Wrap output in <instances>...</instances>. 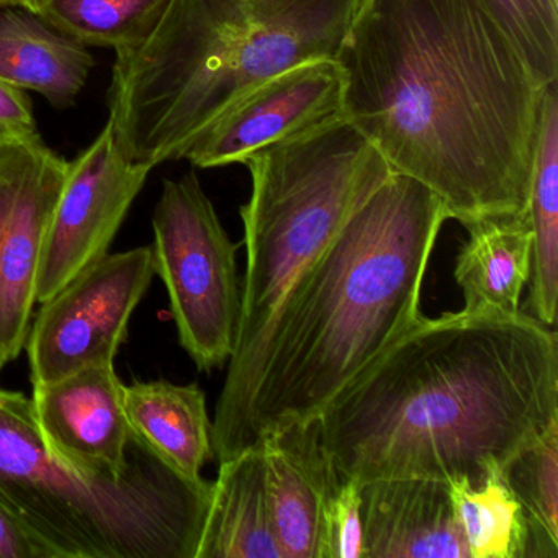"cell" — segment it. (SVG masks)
Instances as JSON below:
<instances>
[{
	"label": "cell",
	"instance_id": "1",
	"mask_svg": "<svg viewBox=\"0 0 558 558\" xmlns=\"http://www.w3.org/2000/svg\"><path fill=\"white\" fill-rule=\"evenodd\" d=\"M336 61L345 117L449 220L527 211L547 86L476 0H359Z\"/></svg>",
	"mask_w": 558,
	"mask_h": 558
},
{
	"label": "cell",
	"instance_id": "2",
	"mask_svg": "<svg viewBox=\"0 0 558 558\" xmlns=\"http://www.w3.org/2000/svg\"><path fill=\"white\" fill-rule=\"evenodd\" d=\"M558 420V339L527 313L421 316L319 413L341 478L473 486Z\"/></svg>",
	"mask_w": 558,
	"mask_h": 558
},
{
	"label": "cell",
	"instance_id": "3",
	"mask_svg": "<svg viewBox=\"0 0 558 558\" xmlns=\"http://www.w3.org/2000/svg\"><path fill=\"white\" fill-rule=\"evenodd\" d=\"M447 220L429 187L393 172L345 221L274 322L241 450L274 424L318 417L423 316L421 290Z\"/></svg>",
	"mask_w": 558,
	"mask_h": 558
},
{
	"label": "cell",
	"instance_id": "4",
	"mask_svg": "<svg viewBox=\"0 0 558 558\" xmlns=\"http://www.w3.org/2000/svg\"><path fill=\"white\" fill-rule=\"evenodd\" d=\"M359 0H168L117 50L109 120L129 161L155 169L270 77L336 60Z\"/></svg>",
	"mask_w": 558,
	"mask_h": 558
},
{
	"label": "cell",
	"instance_id": "5",
	"mask_svg": "<svg viewBox=\"0 0 558 558\" xmlns=\"http://www.w3.org/2000/svg\"><path fill=\"white\" fill-rule=\"evenodd\" d=\"M246 166L253 185L241 207L246 272L240 328L211 420L218 462L241 452L267 341L287 296L395 172L348 117L263 149Z\"/></svg>",
	"mask_w": 558,
	"mask_h": 558
},
{
	"label": "cell",
	"instance_id": "6",
	"mask_svg": "<svg viewBox=\"0 0 558 558\" xmlns=\"http://www.w3.org/2000/svg\"><path fill=\"white\" fill-rule=\"evenodd\" d=\"M211 483L156 450L122 475L86 473L54 456L32 398L0 388V501L61 558H195Z\"/></svg>",
	"mask_w": 558,
	"mask_h": 558
},
{
	"label": "cell",
	"instance_id": "7",
	"mask_svg": "<svg viewBox=\"0 0 558 558\" xmlns=\"http://www.w3.org/2000/svg\"><path fill=\"white\" fill-rule=\"evenodd\" d=\"M153 231L156 274L168 290L182 349L198 371L225 367L241 318L238 244L195 172L165 181Z\"/></svg>",
	"mask_w": 558,
	"mask_h": 558
},
{
	"label": "cell",
	"instance_id": "8",
	"mask_svg": "<svg viewBox=\"0 0 558 558\" xmlns=\"http://www.w3.org/2000/svg\"><path fill=\"white\" fill-rule=\"evenodd\" d=\"M155 274L153 246L107 253L41 303L25 345L34 387L113 364Z\"/></svg>",
	"mask_w": 558,
	"mask_h": 558
},
{
	"label": "cell",
	"instance_id": "9",
	"mask_svg": "<svg viewBox=\"0 0 558 558\" xmlns=\"http://www.w3.org/2000/svg\"><path fill=\"white\" fill-rule=\"evenodd\" d=\"M70 161L37 130H0V372L21 357Z\"/></svg>",
	"mask_w": 558,
	"mask_h": 558
},
{
	"label": "cell",
	"instance_id": "10",
	"mask_svg": "<svg viewBox=\"0 0 558 558\" xmlns=\"http://www.w3.org/2000/svg\"><path fill=\"white\" fill-rule=\"evenodd\" d=\"M153 169L129 161L107 120L96 142L70 162L38 274L45 303L89 264L109 253Z\"/></svg>",
	"mask_w": 558,
	"mask_h": 558
},
{
	"label": "cell",
	"instance_id": "11",
	"mask_svg": "<svg viewBox=\"0 0 558 558\" xmlns=\"http://www.w3.org/2000/svg\"><path fill=\"white\" fill-rule=\"evenodd\" d=\"M345 117L344 76L336 60L290 68L228 107L182 159L201 169L246 165L263 149Z\"/></svg>",
	"mask_w": 558,
	"mask_h": 558
},
{
	"label": "cell",
	"instance_id": "12",
	"mask_svg": "<svg viewBox=\"0 0 558 558\" xmlns=\"http://www.w3.org/2000/svg\"><path fill=\"white\" fill-rule=\"evenodd\" d=\"M123 387L113 364L87 365L34 387L32 403L48 449L68 465L99 475H122L153 452L130 426Z\"/></svg>",
	"mask_w": 558,
	"mask_h": 558
},
{
	"label": "cell",
	"instance_id": "13",
	"mask_svg": "<svg viewBox=\"0 0 558 558\" xmlns=\"http://www.w3.org/2000/svg\"><path fill=\"white\" fill-rule=\"evenodd\" d=\"M257 442L263 447L274 534L283 558H318L323 505L341 482L323 447L318 417L274 424Z\"/></svg>",
	"mask_w": 558,
	"mask_h": 558
},
{
	"label": "cell",
	"instance_id": "14",
	"mask_svg": "<svg viewBox=\"0 0 558 558\" xmlns=\"http://www.w3.org/2000/svg\"><path fill=\"white\" fill-rule=\"evenodd\" d=\"M361 499L364 558H469L444 480H371Z\"/></svg>",
	"mask_w": 558,
	"mask_h": 558
},
{
	"label": "cell",
	"instance_id": "15",
	"mask_svg": "<svg viewBox=\"0 0 558 558\" xmlns=\"http://www.w3.org/2000/svg\"><path fill=\"white\" fill-rule=\"evenodd\" d=\"M218 463L195 558H283L274 534L260 444Z\"/></svg>",
	"mask_w": 558,
	"mask_h": 558
},
{
	"label": "cell",
	"instance_id": "16",
	"mask_svg": "<svg viewBox=\"0 0 558 558\" xmlns=\"http://www.w3.org/2000/svg\"><path fill=\"white\" fill-rule=\"evenodd\" d=\"M94 64L86 45L24 8L0 12V80L11 86L68 107L86 86Z\"/></svg>",
	"mask_w": 558,
	"mask_h": 558
},
{
	"label": "cell",
	"instance_id": "17",
	"mask_svg": "<svg viewBox=\"0 0 558 558\" xmlns=\"http://www.w3.org/2000/svg\"><path fill=\"white\" fill-rule=\"evenodd\" d=\"M469 240L457 254L453 279L466 312H521L531 279L532 231L527 211L466 225Z\"/></svg>",
	"mask_w": 558,
	"mask_h": 558
},
{
	"label": "cell",
	"instance_id": "18",
	"mask_svg": "<svg viewBox=\"0 0 558 558\" xmlns=\"http://www.w3.org/2000/svg\"><path fill=\"white\" fill-rule=\"evenodd\" d=\"M123 407L136 436L189 478L215 459L207 398L197 384L136 381L123 387Z\"/></svg>",
	"mask_w": 558,
	"mask_h": 558
},
{
	"label": "cell",
	"instance_id": "19",
	"mask_svg": "<svg viewBox=\"0 0 558 558\" xmlns=\"http://www.w3.org/2000/svg\"><path fill=\"white\" fill-rule=\"evenodd\" d=\"M532 231L531 279L525 308L554 328L558 302V83L545 89L527 205Z\"/></svg>",
	"mask_w": 558,
	"mask_h": 558
},
{
	"label": "cell",
	"instance_id": "20",
	"mask_svg": "<svg viewBox=\"0 0 558 558\" xmlns=\"http://www.w3.org/2000/svg\"><path fill=\"white\" fill-rule=\"evenodd\" d=\"M447 483L469 558H525L527 521L501 470L478 486L463 478Z\"/></svg>",
	"mask_w": 558,
	"mask_h": 558
},
{
	"label": "cell",
	"instance_id": "21",
	"mask_svg": "<svg viewBox=\"0 0 558 558\" xmlns=\"http://www.w3.org/2000/svg\"><path fill=\"white\" fill-rule=\"evenodd\" d=\"M501 475L527 521L525 558H558V420L521 447Z\"/></svg>",
	"mask_w": 558,
	"mask_h": 558
},
{
	"label": "cell",
	"instance_id": "22",
	"mask_svg": "<svg viewBox=\"0 0 558 558\" xmlns=\"http://www.w3.org/2000/svg\"><path fill=\"white\" fill-rule=\"evenodd\" d=\"M168 0H24L21 8L86 47L122 50L142 40Z\"/></svg>",
	"mask_w": 558,
	"mask_h": 558
},
{
	"label": "cell",
	"instance_id": "23",
	"mask_svg": "<svg viewBox=\"0 0 558 558\" xmlns=\"http://www.w3.org/2000/svg\"><path fill=\"white\" fill-rule=\"evenodd\" d=\"M538 83H558V0H476Z\"/></svg>",
	"mask_w": 558,
	"mask_h": 558
},
{
	"label": "cell",
	"instance_id": "24",
	"mask_svg": "<svg viewBox=\"0 0 558 558\" xmlns=\"http://www.w3.org/2000/svg\"><path fill=\"white\" fill-rule=\"evenodd\" d=\"M318 558H364L361 483L341 478L328 493L319 521Z\"/></svg>",
	"mask_w": 558,
	"mask_h": 558
},
{
	"label": "cell",
	"instance_id": "25",
	"mask_svg": "<svg viewBox=\"0 0 558 558\" xmlns=\"http://www.w3.org/2000/svg\"><path fill=\"white\" fill-rule=\"evenodd\" d=\"M0 558H61L60 554L0 501Z\"/></svg>",
	"mask_w": 558,
	"mask_h": 558
},
{
	"label": "cell",
	"instance_id": "26",
	"mask_svg": "<svg viewBox=\"0 0 558 558\" xmlns=\"http://www.w3.org/2000/svg\"><path fill=\"white\" fill-rule=\"evenodd\" d=\"M0 130H37L31 97L0 80Z\"/></svg>",
	"mask_w": 558,
	"mask_h": 558
},
{
	"label": "cell",
	"instance_id": "27",
	"mask_svg": "<svg viewBox=\"0 0 558 558\" xmlns=\"http://www.w3.org/2000/svg\"><path fill=\"white\" fill-rule=\"evenodd\" d=\"M24 0H0V8H21Z\"/></svg>",
	"mask_w": 558,
	"mask_h": 558
}]
</instances>
